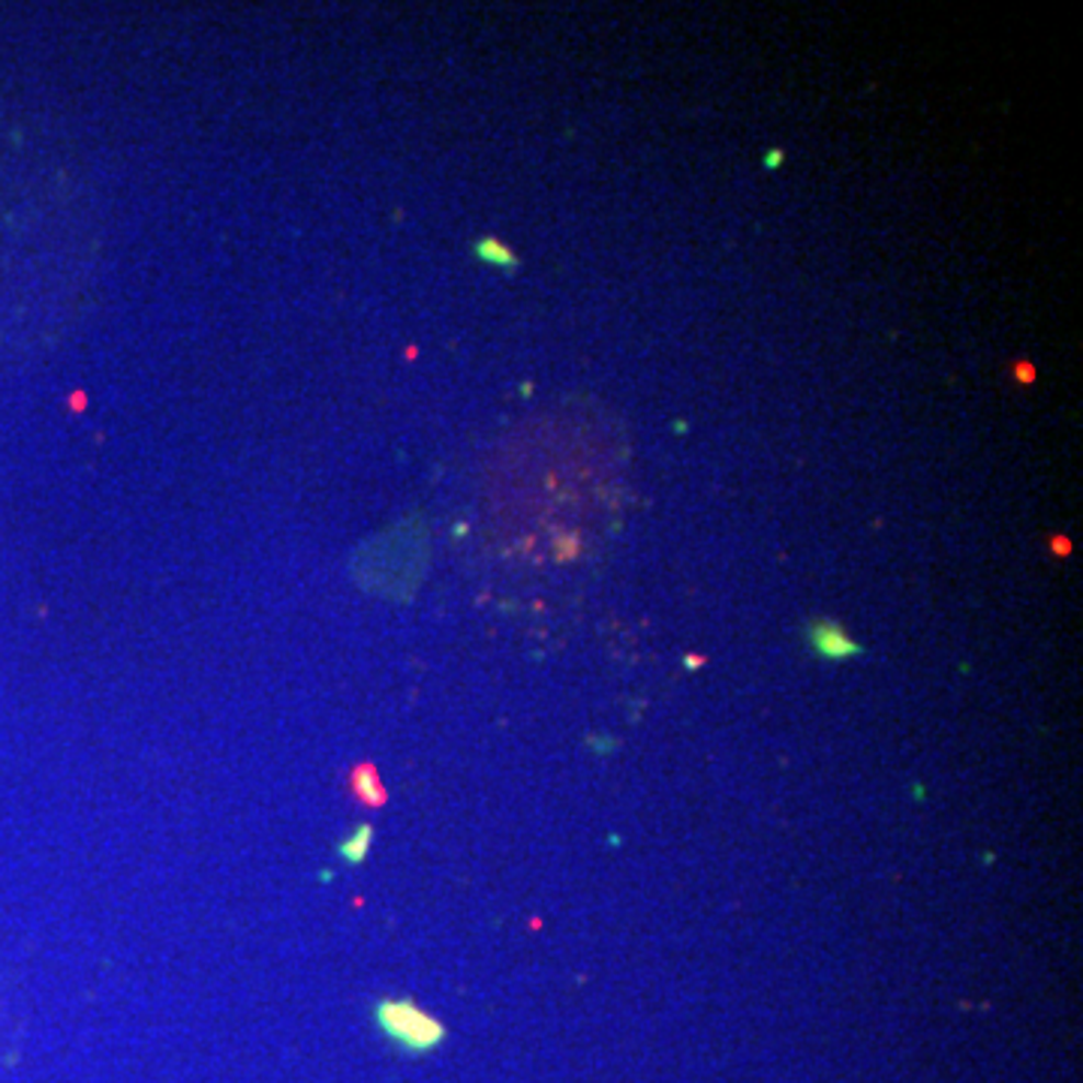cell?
I'll return each instance as SVG.
<instances>
[{"label": "cell", "mask_w": 1083, "mask_h": 1083, "mask_svg": "<svg viewBox=\"0 0 1083 1083\" xmlns=\"http://www.w3.org/2000/svg\"><path fill=\"white\" fill-rule=\"evenodd\" d=\"M383 1036L407 1053H431L446 1041V1024L419 1008L412 1000H383L374 1008Z\"/></svg>", "instance_id": "obj_1"}, {"label": "cell", "mask_w": 1083, "mask_h": 1083, "mask_svg": "<svg viewBox=\"0 0 1083 1083\" xmlns=\"http://www.w3.org/2000/svg\"><path fill=\"white\" fill-rule=\"evenodd\" d=\"M476 250H479V256H482V260H488V262H497V265H515V256H512L506 248H500L497 241H491V238H488V241H482V244H479Z\"/></svg>", "instance_id": "obj_5"}, {"label": "cell", "mask_w": 1083, "mask_h": 1083, "mask_svg": "<svg viewBox=\"0 0 1083 1083\" xmlns=\"http://www.w3.org/2000/svg\"><path fill=\"white\" fill-rule=\"evenodd\" d=\"M807 645L816 657H822L828 662H843L858 657L860 645L855 638L848 636L843 626L831 620V617H819V620H810L807 626Z\"/></svg>", "instance_id": "obj_2"}, {"label": "cell", "mask_w": 1083, "mask_h": 1083, "mask_svg": "<svg viewBox=\"0 0 1083 1083\" xmlns=\"http://www.w3.org/2000/svg\"><path fill=\"white\" fill-rule=\"evenodd\" d=\"M371 843H374V828L371 824H358L355 834L341 843V855L350 864H362L367 858V852H371Z\"/></svg>", "instance_id": "obj_4"}, {"label": "cell", "mask_w": 1083, "mask_h": 1083, "mask_svg": "<svg viewBox=\"0 0 1083 1083\" xmlns=\"http://www.w3.org/2000/svg\"><path fill=\"white\" fill-rule=\"evenodd\" d=\"M779 157H783V153L771 151V157H767V166H777L779 163Z\"/></svg>", "instance_id": "obj_6"}, {"label": "cell", "mask_w": 1083, "mask_h": 1083, "mask_svg": "<svg viewBox=\"0 0 1083 1083\" xmlns=\"http://www.w3.org/2000/svg\"><path fill=\"white\" fill-rule=\"evenodd\" d=\"M346 789L353 795L355 801L367 807V810H383L389 803V791L383 786L379 779V771L374 762H358V765L350 767L346 774Z\"/></svg>", "instance_id": "obj_3"}]
</instances>
